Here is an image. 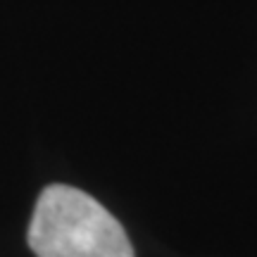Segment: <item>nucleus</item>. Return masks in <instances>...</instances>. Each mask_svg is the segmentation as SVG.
Instances as JSON below:
<instances>
[{
    "instance_id": "nucleus-1",
    "label": "nucleus",
    "mask_w": 257,
    "mask_h": 257,
    "mask_svg": "<svg viewBox=\"0 0 257 257\" xmlns=\"http://www.w3.org/2000/svg\"><path fill=\"white\" fill-rule=\"evenodd\" d=\"M29 245L36 257H134L124 226L100 202L60 184L38 195Z\"/></svg>"
}]
</instances>
